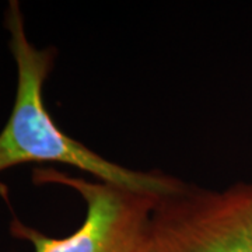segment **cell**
<instances>
[{"instance_id":"1","label":"cell","mask_w":252,"mask_h":252,"mask_svg":"<svg viewBox=\"0 0 252 252\" xmlns=\"http://www.w3.org/2000/svg\"><path fill=\"white\" fill-rule=\"evenodd\" d=\"M9 45L17 66L13 111L0 132V171L28 162H61L91 174L95 180L156 195H168L184 182L162 172L135 171L104 158L66 133L44 104V84L55 62L54 49H38L28 39L17 1L6 13Z\"/></svg>"},{"instance_id":"2","label":"cell","mask_w":252,"mask_h":252,"mask_svg":"<svg viewBox=\"0 0 252 252\" xmlns=\"http://www.w3.org/2000/svg\"><path fill=\"white\" fill-rule=\"evenodd\" d=\"M36 184H59L76 190L86 216L72 234L52 238L14 219L11 234L26 240L34 252H144L149 225L160 195L99 180L73 177L54 168L36 170Z\"/></svg>"},{"instance_id":"3","label":"cell","mask_w":252,"mask_h":252,"mask_svg":"<svg viewBox=\"0 0 252 252\" xmlns=\"http://www.w3.org/2000/svg\"><path fill=\"white\" fill-rule=\"evenodd\" d=\"M144 252H252V184L182 185L154 207Z\"/></svg>"}]
</instances>
